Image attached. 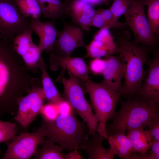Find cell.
Instances as JSON below:
<instances>
[{
    "instance_id": "1",
    "label": "cell",
    "mask_w": 159,
    "mask_h": 159,
    "mask_svg": "<svg viewBox=\"0 0 159 159\" xmlns=\"http://www.w3.org/2000/svg\"><path fill=\"white\" fill-rule=\"evenodd\" d=\"M113 37L117 46L116 54L123 66L124 84L120 93L121 96L131 97L137 95L148 71L144 66L149 61L150 47L143 44H136L131 41L128 31H118Z\"/></svg>"
},
{
    "instance_id": "2",
    "label": "cell",
    "mask_w": 159,
    "mask_h": 159,
    "mask_svg": "<svg viewBox=\"0 0 159 159\" xmlns=\"http://www.w3.org/2000/svg\"><path fill=\"white\" fill-rule=\"evenodd\" d=\"M120 100L121 107L113 122L106 125L108 136L117 132L147 127L151 118L159 114V103L138 95Z\"/></svg>"
},
{
    "instance_id": "3",
    "label": "cell",
    "mask_w": 159,
    "mask_h": 159,
    "mask_svg": "<svg viewBox=\"0 0 159 159\" xmlns=\"http://www.w3.org/2000/svg\"><path fill=\"white\" fill-rule=\"evenodd\" d=\"M75 113L59 115L52 121L42 119L41 124L48 139L67 150H77L90 135L87 124L83 121H80Z\"/></svg>"
},
{
    "instance_id": "4",
    "label": "cell",
    "mask_w": 159,
    "mask_h": 159,
    "mask_svg": "<svg viewBox=\"0 0 159 159\" xmlns=\"http://www.w3.org/2000/svg\"><path fill=\"white\" fill-rule=\"evenodd\" d=\"M84 82L98 120L96 131L107 139L108 135L106 123L108 120L115 116L116 107L120 100L121 94L102 82L97 83L89 79Z\"/></svg>"
},
{
    "instance_id": "5",
    "label": "cell",
    "mask_w": 159,
    "mask_h": 159,
    "mask_svg": "<svg viewBox=\"0 0 159 159\" xmlns=\"http://www.w3.org/2000/svg\"><path fill=\"white\" fill-rule=\"evenodd\" d=\"M149 0H133L132 4L123 15L125 23L132 31V42L155 49L158 42V37L152 32L145 13L144 7Z\"/></svg>"
},
{
    "instance_id": "6",
    "label": "cell",
    "mask_w": 159,
    "mask_h": 159,
    "mask_svg": "<svg viewBox=\"0 0 159 159\" xmlns=\"http://www.w3.org/2000/svg\"><path fill=\"white\" fill-rule=\"evenodd\" d=\"M69 77L62 80L64 90L63 98L68 102L76 113L87 125L90 135L96 132L98 120L86 100L77 77L68 73Z\"/></svg>"
},
{
    "instance_id": "7",
    "label": "cell",
    "mask_w": 159,
    "mask_h": 159,
    "mask_svg": "<svg viewBox=\"0 0 159 159\" xmlns=\"http://www.w3.org/2000/svg\"><path fill=\"white\" fill-rule=\"evenodd\" d=\"M29 18L20 13L13 0H0V39L12 40L30 28Z\"/></svg>"
},
{
    "instance_id": "8",
    "label": "cell",
    "mask_w": 159,
    "mask_h": 159,
    "mask_svg": "<svg viewBox=\"0 0 159 159\" xmlns=\"http://www.w3.org/2000/svg\"><path fill=\"white\" fill-rule=\"evenodd\" d=\"M47 133L42 126L34 133L22 132L15 136L8 144L3 159H28L35 153Z\"/></svg>"
},
{
    "instance_id": "9",
    "label": "cell",
    "mask_w": 159,
    "mask_h": 159,
    "mask_svg": "<svg viewBox=\"0 0 159 159\" xmlns=\"http://www.w3.org/2000/svg\"><path fill=\"white\" fill-rule=\"evenodd\" d=\"M63 30L57 31L54 45L55 54L61 56H70L76 49L85 47L84 34L79 26L64 22Z\"/></svg>"
},
{
    "instance_id": "10",
    "label": "cell",
    "mask_w": 159,
    "mask_h": 159,
    "mask_svg": "<svg viewBox=\"0 0 159 159\" xmlns=\"http://www.w3.org/2000/svg\"><path fill=\"white\" fill-rule=\"evenodd\" d=\"M45 100L42 89H33L20 101L16 120L23 127H27L39 113Z\"/></svg>"
},
{
    "instance_id": "11",
    "label": "cell",
    "mask_w": 159,
    "mask_h": 159,
    "mask_svg": "<svg viewBox=\"0 0 159 159\" xmlns=\"http://www.w3.org/2000/svg\"><path fill=\"white\" fill-rule=\"evenodd\" d=\"M86 57L92 58L105 57L116 54V44L109 29H100L94 35L93 40L85 46Z\"/></svg>"
},
{
    "instance_id": "12",
    "label": "cell",
    "mask_w": 159,
    "mask_h": 159,
    "mask_svg": "<svg viewBox=\"0 0 159 159\" xmlns=\"http://www.w3.org/2000/svg\"><path fill=\"white\" fill-rule=\"evenodd\" d=\"M136 95L159 103V53L158 50L150 61L149 68Z\"/></svg>"
},
{
    "instance_id": "13",
    "label": "cell",
    "mask_w": 159,
    "mask_h": 159,
    "mask_svg": "<svg viewBox=\"0 0 159 159\" xmlns=\"http://www.w3.org/2000/svg\"><path fill=\"white\" fill-rule=\"evenodd\" d=\"M49 61L51 67L54 70H57L60 67L83 82L89 79L88 67L81 57H63L53 53L50 54Z\"/></svg>"
},
{
    "instance_id": "14",
    "label": "cell",
    "mask_w": 159,
    "mask_h": 159,
    "mask_svg": "<svg viewBox=\"0 0 159 159\" xmlns=\"http://www.w3.org/2000/svg\"><path fill=\"white\" fill-rule=\"evenodd\" d=\"M29 19L30 28L39 38L38 47L40 50L42 52L52 51L57 31L54 25L55 21L42 22L39 19Z\"/></svg>"
},
{
    "instance_id": "15",
    "label": "cell",
    "mask_w": 159,
    "mask_h": 159,
    "mask_svg": "<svg viewBox=\"0 0 159 159\" xmlns=\"http://www.w3.org/2000/svg\"><path fill=\"white\" fill-rule=\"evenodd\" d=\"M106 66L102 75V82L115 91L120 92L122 88V80L124 74L122 65L117 56L105 57Z\"/></svg>"
},
{
    "instance_id": "16",
    "label": "cell",
    "mask_w": 159,
    "mask_h": 159,
    "mask_svg": "<svg viewBox=\"0 0 159 159\" xmlns=\"http://www.w3.org/2000/svg\"><path fill=\"white\" fill-rule=\"evenodd\" d=\"M9 41L0 39V105L4 102L10 79L9 64L14 55L13 46Z\"/></svg>"
},
{
    "instance_id": "17",
    "label": "cell",
    "mask_w": 159,
    "mask_h": 159,
    "mask_svg": "<svg viewBox=\"0 0 159 159\" xmlns=\"http://www.w3.org/2000/svg\"><path fill=\"white\" fill-rule=\"evenodd\" d=\"M91 135L90 138L84 141L79 148L85 151L88 159H114L115 155L111 148H106L102 145L105 138L97 131Z\"/></svg>"
},
{
    "instance_id": "18",
    "label": "cell",
    "mask_w": 159,
    "mask_h": 159,
    "mask_svg": "<svg viewBox=\"0 0 159 159\" xmlns=\"http://www.w3.org/2000/svg\"><path fill=\"white\" fill-rule=\"evenodd\" d=\"M107 139L115 156L122 159H129L134 153L131 141L125 133H116L109 136Z\"/></svg>"
},
{
    "instance_id": "19",
    "label": "cell",
    "mask_w": 159,
    "mask_h": 159,
    "mask_svg": "<svg viewBox=\"0 0 159 159\" xmlns=\"http://www.w3.org/2000/svg\"><path fill=\"white\" fill-rule=\"evenodd\" d=\"M37 65L42 72L43 91L45 100L49 103L58 105L64 99L60 95L47 70L43 58L40 57Z\"/></svg>"
},
{
    "instance_id": "20",
    "label": "cell",
    "mask_w": 159,
    "mask_h": 159,
    "mask_svg": "<svg viewBox=\"0 0 159 159\" xmlns=\"http://www.w3.org/2000/svg\"><path fill=\"white\" fill-rule=\"evenodd\" d=\"M140 128L127 130V136L130 140L133 153H146L150 148L153 138L148 130Z\"/></svg>"
},
{
    "instance_id": "21",
    "label": "cell",
    "mask_w": 159,
    "mask_h": 159,
    "mask_svg": "<svg viewBox=\"0 0 159 159\" xmlns=\"http://www.w3.org/2000/svg\"><path fill=\"white\" fill-rule=\"evenodd\" d=\"M44 140L40 143V148L37 149L33 159H64L62 153L64 149L62 147L56 145L49 139Z\"/></svg>"
},
{
    "instance_id": "22",
    "label": "cell",
    "mask_w": 159,
    "mask_h": 159,
    "mask_svg": "<svg viewBox=\"0 0 159 159\" xmlns=\"http://www.w3.org/2000/svg\"><path fill=\"white\" fill-rule=\"evenodd\" d=\"M45 18L55 21L62 16L64 13L66 4L61 0H37Z\"/></svg>"
},
{
    "instance_id": "23",
    "label": "cell",
    "mask_w": 159,
    "mask_h": 159,
    "mask_svg": "<svg viewBox=\"0 0 159 159\" xmlns=\"http://www.w3.org/2000/svg\"><path fill=\"white\" fill-rule=\"evenodd\" d=\"M20 14L24 17L39 19L42 14L37 0H13Z\"/></svg>"
},
{
    "instance_id": "24",
    "label": "cell",
    "mask_w": 159,
    "mask_h": 159,
    "mask_svg": "<svg viewBox=\"0 0 159 159\" xmlns=\"http://www.w3.org/2000/svg\"><path fill=\"white\" fill-rule=\"evenodd\" d=\"M33 32L30 28L16 35L12 39L15 51L21 57L26 53L34 43L32 39Z\"/></svg>"
},
{
    "instance_id": "25",
    "label": "cell",
    "mask_w": 159,
    "mask_h": 159,
    "mask_svg": "<svg viewBox=\"0 0 159 159\" xmlns=\"http://www.w3.org/2000/svg\"><path fill=\"white\" fill-rule=\"evenodd\" d=\"M147 19L153 33L158 37L159 32V0H149Z\"/></svg>"
},
{
    "instance_id": "26",
    "label": "cell",
    "mask_w": 159,
    "mask_h": 159,
    "mask_svg": "<svg viewBox=\"0 0 159 159\" xmlns=\"http://www.w3.org/2000/svg\"><path fill=\"white\" fill-rule=\"evenodd\" d=\"M16 131V124L0 120V143L12 140Z\"/></svg>"
},
{
    "instance_id": "27",
    "label": "cell",
    "mask_w": 159,
    "mask_h": 159,
    "mask_svg": "<svg viewBox=\"0 0 159 159\" xmlns=\"http://www.w3.org/2000/svg\"><path fill=\"white\" fill-rule=\"evenodd\" d=\"M99 9L105 21V28L108 29L112 28L124 29L129 27L125 23L121 22L116 20L109 8Z\"/></svg>"
},
{
    "instance_id": "28",
    "label": "cell",
    "mask_w": 159,
    "mask_h": 159,
    "mask_svg": "<svg viewBox=\"0 0 159 159\" xmlns=\"http://www.w3.org/2000/svg\"><path fill=\"white\" fill-rule=\"evenodd\" d=\"M133 0H113L109 8L115 19L118 20L119 17L126 11L132 5Z\"/></svg>"
},
{
    "instance_id": "29",
    "label": "cell",
    "mask_w": 159,
    "mask_h": 159,
    "mask_svg": "<svg viewBox=\"0 0 159 159\" xmlns=\"http://www.w3.org/2000/svg\"><path fill=\"white\" fill-rule=\"evenodd\" d=\"M42 52L38 46L33 43L22 57L26 65L33 67L37 64Z\"/></svg>"
},
{
    "instance_id": "30",
    "label": "cell",
    "mask_w": 159,
    "mask_h": 159,
    "mask_svg": "<svg viewBox=\"0 0 159 159\" xmlns=\"http://www.w3.org/2000/svg\"><path fill=\"white\" fill-rule=\"evenodd\" d=\"M39 113L43 119L48 121H53L59 115L58 105L48 103L43 105Z\"/></svg>"
},
{
    "instance_id": "31",
    "label": "cell",
    "mask_w": 159,
    "mask_h": 159,
    "mask_svg": "<svg viewBox=\"0 0 159 159\" xmlns=\"http://www.w3.org/2000/svg\"><path fill=\"white\" fill-rule=\"evenodd\" d=\"M106 66L105 59L100 58H93L90 63L89 67L91 72L94 74H102Z\"/></svg>"
},
{
    "instance_id": "32",
    "label": "cell",
    "mask_w": 159,
    "mask_h": 159,
    "mask_svg": "<svg viewBox=\"0 0 159 159\" xmlns=\"http://www.w3.org/2000/svg\"><path fill=\"white\" fill-rule=\"evenodd\" d=\"M148 130L152 137L159 140V114L153 117L150 120L148 126Z\"/></svg>"
},
{
    "instance_id": "33",
    "label": "cell",
    "mask_w": 159,
    "mask_h": 159,
    "mask_svg": "<svg viewBox=\"0 0 159 159\" xmlns=\"http://www.w3.org/2000/svg\"><path fill=\"white\" fill-rule=\"evenodd\" d=\"M92 18L81 15L72 19V21L82 29L89 31L92 26Z\"/></svg>"
},
{
    "instance_id": "34",
    "label": "cell",
    "mask_w": 159,
    "mask_h": 159,
    "mask_svg": "<svg viewBox=\"0 0 159 159\" xmlns=\"http://www.w3.org/2000/svg\"><path fill=\"white\" fill-rule=\"evenodd\" d=\"M92 26L100 29L105 28V21L99 9L96 10L95 14L92 19Z\"/></svg>"
},
{
    "instance_id": "35",
    "label": "cell",
    "mask_w": 159,
    "mask_h": 159,
    "mask_svg": "<svg viewBox=\"0 0 159 159\" xmlns=\"http://www.w3.org/2000/svg\"><path fill=\"white\" fill-rule=\"evenodd\" d=\"M58 106L59 115L70 114L75 112L69 103L64 99Z\"/></svg>"
},
{
    "instance_id": "36",
    "label": "cell",
    "mask_w": 159,
    "mask_h": 159,
    "mask_svg": "<svg viewBox=\"0 0 159 159\" xmlns=\"http://www.w3.org/2000/svg\"><path fill=\"white\" fill-rule=\"evenodd\" d=\"M149 154L154 155L157 159H159V140L153 138L151 141L150 148Z\"/></svg>"
},
{
    "instance_id": "37",
    "label": "cell",
    "mask_w": 159,
    "mask_h": 159,
    "mask_svg": "<svg viewBox=\"0 0 159 159\" xmlns=\"http://www.w3.org/2000/svg\"><path fill=\"white\" fill-rule=\"evenodd\" d=\"M64 159H84L77 151V150H71L68 153L64 155Z\"/></svg>"
},
{
    "instance_id": "38",
    "label": "cell",
    "mask_w": 159,
    "mask_h": 159,
    "mask_svg": "<svg viewBox=\"0 0 159 159\" xmlns=\"http://www.w3.org/2000/svg\"><path fill=\"white\" fill-rule=\"evenodd\" d=\"M82 1L89 4L93 6L99 5L102 3L106 2L109 0H81Z\"/></svg>"
},
{
    "instance_id": "39",
    "label": "cell",
    "mask_w": 159,
    "mask_h": 159,
    "mask_svg": "<svg viewBox=\"0 0 159 159\" xmlns=\"http://www.w3.org/2000/svg\"><path fill=\"white\" fill-rule=\"evenodd\" d=\"M65 0V2L64 3H65V4H67L69 0Z\"/></svg>"
},
{
    "instance_id": "40",
    "label": "cell",
    "mask_w": 159,
    "mask_h": 159,
    "mask_svg": "<svg viewBox=\"0 0 159 159\" xmlns=\"http://www.w3.org/2000/svg\"></svg>"
}]
</instances>
